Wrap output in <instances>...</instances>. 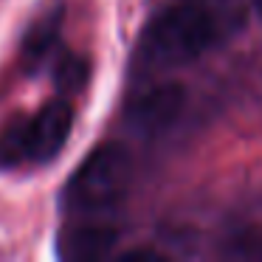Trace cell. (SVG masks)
<instances>
[{
	"label": "cell",
	"mask_w": 262,
	"mask_h": 262,
	"mask_svg": "<svg viewBox=\"0 0 262 262\" xmlns=\"http://www.w3.org/2000/svg\"><path fill=\"white\" fill-rule=\"evenodd\" d=\"M231 0L220 6L206 0H181L158 12L147 23L138 42V57L147 68H178L198 59L220 37Z\"/></svg>",
	"instance_id": "obj_1"
},
{
	"label": "cell",
	"mask_w": 262,
	"mask_h": 262,
	"mask_svg": "<svg viewBox=\"0 0 262 262\" xmlns=\"http://www.w3.org/2000/svg\"><path fill=\"white\" fill-rule=\"evenodd\" d=\"M133 181V161L124 147L102 144L96 147L62 192V200L71 211H104L127 194Z\"/></svg>",
	"instance_id": "obj_2"
},
{
	"label": "cell",
	"mask_w": 262,
	"mask_h": 262,
	"mask_svg": "<svg viewBox=\"0 0 262 262\" xmlns=\"http://www.w3.org/2000/svg\"><path fill=\"white\" fill-rule=\"evenodd\" d=\"M248 3H251V9H254V12L262 17V0H248Z\"/></svg>",
	"instance_id": "obj_9"
},
{
	"label": "cell",
	"mask_w": 262,
	"mask_h": 262,
	"mask_svg": "<svg viewBox=\"0 0 262 262\" xmlns=\"http://www.w3.org/2000/svg\"><path fill=\"white\" fill-rule=\"evenodd\" d=\"M74 127V110L65 99H54L29 119V161L48 164L65 147Z\"/></svg>",
	"instance_id": "obj_3"
},
{
	"label": "cell",
	"mask_w": 262,
	"mask_h": 262,
	"mask_svg": "<svg viewBox=\"0 0 262 262\" xmlns=\"http://www.w3.org/2000/svg\"><path fill=\"white\" fill-rule=\"evenodd\" d=\"M54 79H57L59 91H79L88 79V65L82 57H74V54H65L62 59L54 68Z\"/></svg>",
	"instance_id": "obj_8"
},
{
	"label": "cell",
	"mask_w": 262,
	"mask_h": 262,
	"mask_svg": "<svg viewBox=\"0 0 262 262\" xmlns=\"http://www.w3.org/2000/svg\"><path fill=\"white\" fill-rule=\"evenodd\" d=\"M113 245L116 231L107 226H76L59 234V254L65 259H102Z\"/></svg>",
	"instance_id": "obj_5"
},
{
	"label": "cell",
	"mask_w": 262,
	"mask_h": 262,
	"mask_svg": "<svg viewBox=\"0 0 262 262\" xmlns=\"http://www.w3.org/2000/svg\"><path fill=\"white\" fill-rule=\"evenodd\" d=\"M59 20H62V12L59 9H51L46 12L34 26L29 29L23 40V59L26 62H42V59L51 54L54 42L59 37Z\"/></svg>",
	"instance_id": "obj_6"
},
{
	"label": "cell",
	"mask_w": 262,
	"mask_h": 262,
	"mask_svg": "<svg viewBox=\"0 0 262 262\" xmlns=\"http://www.w3.org/2000/svg\"><path fill=\"white\" fill-rule=\"evenodd\" d=\"M29 161V119L17 116L0 133V169H12Z\"/></svg>",
	"instance_id": "obj_7"
},
{
	"label": "cell",
	"mask_w": 262,
	"mask_h": 262,
	"mask_svg": "<svg viewBox=\"0 0 262 262\" xmlns=\"http://www.w3.org/2000/svg\"><path fill=\"white\" fill-rule=\"evenodd\" d=\"M183 110V91L178 85H155L138 93L127 107V121L136 133H164Z\"/></svg>",
	"instance_id": "obj_4"
}]
</instances>
